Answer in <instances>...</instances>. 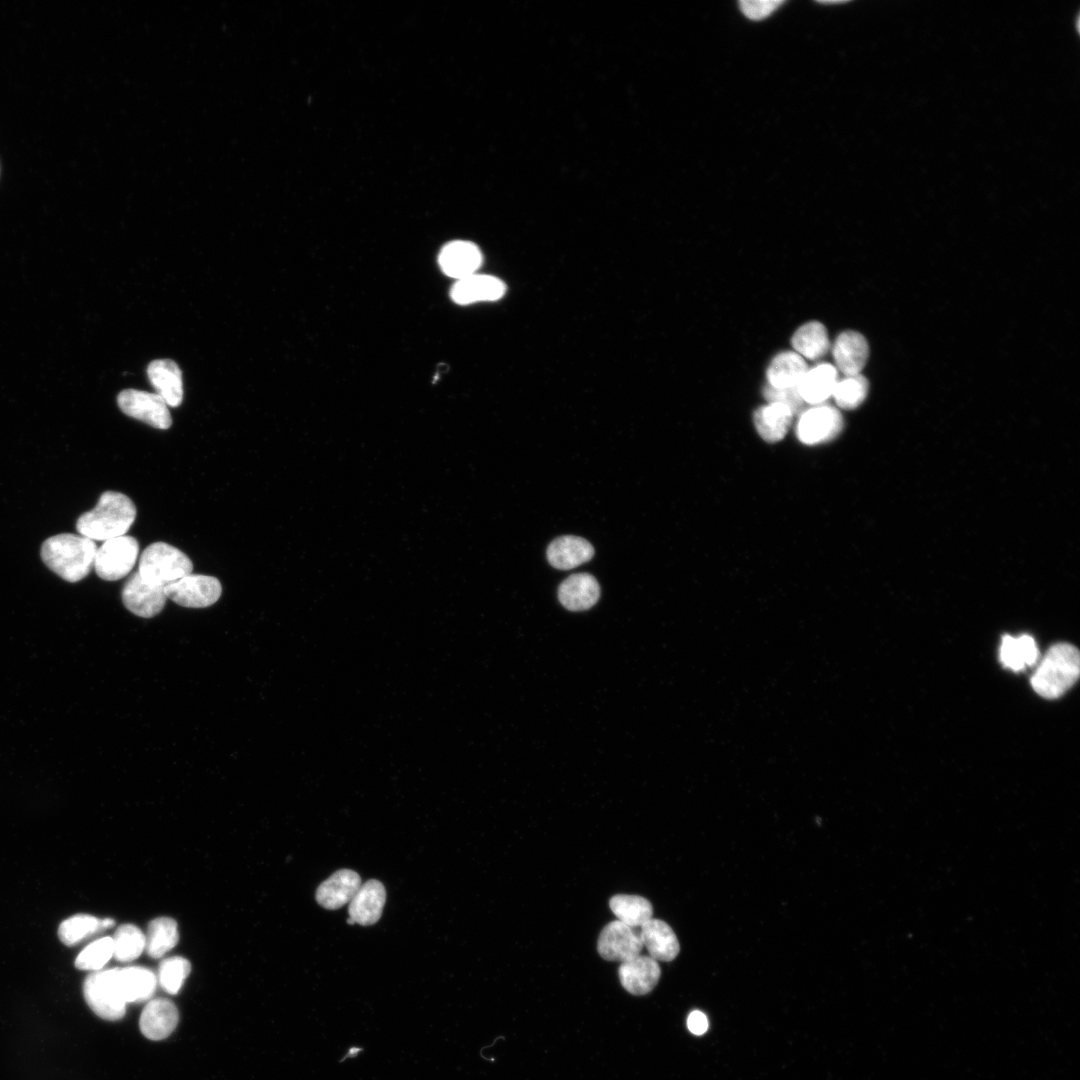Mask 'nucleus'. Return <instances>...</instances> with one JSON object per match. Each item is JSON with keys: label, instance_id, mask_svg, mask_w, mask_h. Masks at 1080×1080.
I'll return each instance as SVG.
<instances>
[{"label": "nucleus", "instance_id": "obj_1", "mask_svg": "<svg viewBox=\"0 0 1080 1080\" xmlns=\"http://www.w3.org/2000/svg\"><path fill=\"white\" fill-rule=\"evenodd\" d=\"M136 518L133 501L123 493L105 491L97 505L76 522L78 533L91 540L106 541L123 536Z\"/></svg>", "mask_w": 1080, "mask_h": 1080}, {"label": "nucleus", "instance_id": "obj_2", "mask_svg": "<svg viewBox=\"0 0 1080 1080\" xmlns=\"http://www.w3.org/2000/svg\"><path fill=\"white\" fill-rule=\"evenodd\" d=\"M97 549L95 542L85 536L62 533L43 542L41 558L50 570L74 583L90 573Z\"/></svg>", "mask_w": 1080, "mask_h": 1080}, {"label": "nucleus", "instance_id": "obj_3", "mask_svg": "<svg viewBox=\"0 0 1080 1080\" xmlns=\"http://www.w3.org/2000/svg\"><path fill=\"white\" fill-rule=\"evenodd\" d=\"M1079 674L1078 649L1070 643H1057L1042 658L1031 677V685L1038 695L1056 699L1075 684Z\"/></svg>", "mask_w": 1080, "mask_h": 1080}, {"label": "nucleus", "instance_id": "obj_4", "mask_svg": "<svg viewBox=\"0 0 1080 1080\" xmlns=\"http://www.w3.org/2000/svg\"><path fill=\"white\" fill-rule=\"evenodd\" d=\"M190 558L178 548L165 542H155L145 548L139 559L138 573L148 583L166 587L192 573Z\"/></svg>", "mask_w": 1080, "mask_h": 1080}, {"label": "nucleus", "instance_id": "obj_5", "mask_svg": "<svg viewBox=\"0 0 1080 1080\" xmlns=\"http://www.w3.org/2000/svg\"><path fill=\"white\" fill-rule=\"evenodd\" d=\"M118 971L119 968H112L92 972L83 983L88 1006L96 1015L109 1021L119 1020L126 1011Z\"/></svg>", "mask_w": 1080, "mask_h": 1080}, {"label": "nucleus", "instance_id": "obj_6", "mask_svg": "<svg viewBox=\"0 0 1080 1080\" xmlns=\"http://www.w3.org/2000/svg\"><path fill=\"white\" fill-rule=\"evenodd\" d=\"M139 553L138 541L132 536H119L103 542L97 549L94 568L106 581H115L128 575Z\"/></svg>", "mask_w": 1080, "mask_h": 1080}, {"label": "nucleus", "instance_id": "obj_7", "mask_svg": "<svg viewBox=\"0 0 1080 1080\" xmlns=\"http://www.w3.org/2000/svg\"><path fill=\"white\" fill-rule=\"evenodd\" d=\"M121 411L157 429L171 427L172 418L168 405L157 393L136 389L122 390L117 397Z\"/></svg>", "mask_w": 1080, "mask_h": 1080}, {"label": "nucleus", "instance_id": "obj_8", "mask_svg": "<svg viewBox=\"0 0 1080 1080\" xmlns=\"http://www.w3.org/2000/svg\"><path fill=\"white\" fill-rule=\"evenodd\" d=\"M164 592L180 606L204 608L218 601L222 586L216 577L191 573L166 586Z\"/></svg>", "mask_w": 1080, "mask_h": 1080}, {"label": "nucleus", "instance_id": "obj_9", "mask_svg": "<svg viewBox=\"0 0 1080 1080\" xmlns=\"http://www.w3.org/2000/svg\"><path fill=\"white\" fill-rule=\"evenodd\" d=\"M843 428V418L838 409L828 405H816L801 413L796 434L807 445L835 439Z\"/></svg>", "mask_w": 1080, "mask_h": 1080}, {"label": "nucleus", "instance_id": "obj_10", "mask_svg": "<svg viewBox=\"0 0 1080 1080\" xmlns=\"http://www.w3.org/2000/svg\"><path fill=\"white\" fill-rule=\"evenodd\" d=\"M642 948L639 932L618 920L608 923L603 928L597 943V949L602 958L621 963L640 955Z\"/></svg>", "mask_w": 1080, "mask_h": 1080}, {"label": "nucleus", "instance_id": "obj_11", "mask_svg": "<svg viewBox=\"0 0 1080 1080\" xmlns=\"http://www.w3.org/2000/svg\"><path fill=\"white\" fill-rule=\"evenodd\" d=\"M121 597L130 612L143 618L159 614L167 599L164 587L146 582L138 572L133 573L125 582Z\"/></svg>", "mask_w": 1080, "mask_h": 1080}, {"label": "nucleus", "instance_id": "obj_12", "mask_svg": "<svg viewBox=\"0 0 1080 1080\" xmlns=\"http://www.w3.org/2000/svg\"><path fill=\"white\" fill-rule=\"evenodd\" d=\"M438 260L446 275L460 280L476 274L482 264V254L474 243L457 240L442 248Z\"/></svg>", "mask_w": 1080, "mask_h": 1080}, {"label": "nucleus", "instance_id": "obj_13", "mask_svg": "<svg viewBox=\"0 0 1080 1080\" xmlns=\"http://www.w3.org/2000/svg\"><path fill=\"white\" fill-rule=\"evenodd\" d=\"M619 980L625 990L633 995H645L657 985L661 970L657 960L650 956L637 957L621 963Z\"/></svg>", "mask_w": 1080, "mask_h": 1080}, {"label": "nucleus", "instance_id": "obj_14", "mask_svg": "<svg viewBox=\"0 0 1080 1080\" xmlns=\"http://www.w3.org/2000/svg\"><path fill=\"white\" fill-rule=\"evenodd\" d=\"M179 1013L175 1004L165 998L150 1000L144 1007L139 1026L142 1034L151 1040H162L176 1028Z\"/></svg>", "mask_w": 1080, "mask_h": 1080}, {"label": "nucleus", "instance_id": "obj_15", "mask_svg": "<svg viewBox=\"0 0 1080 1080\" xmlns=\"http://www.w3.org/2000/svg\"><path fill=\"white\" fill-rule=\"evenodd\" d=\"M361 886L357 872L341 869L323 881L316 891V901L328 910H336L349 904Z\"/></svg>", "mask_w": 1080, "mask_h": 1080}, {"label": "nucleus", "instance_id": "obj_16", "mask_svg": "<svg viewBox=\"0 0 1080 1080\" xmlns=\"http://www.w3.org/2000/svg\"><path fill=\"white\" fill-rule=\"evenodd\" d=\"M386 901L384 885L375 879L361 884L349 903V917L357 924L369 926L381 917Z\"/></svg>", "mask_w": 1080, "mask_h": 1080}, {"label": "nucleus", "instance_id": "obj_17", "mask_svg": "<svg viewBox=\"0 0 1080 1080\" xmlns=\"http://www.w3.org/2000/svg\"><path fill=\"white\" fill-rule=\"evenodd\" d=\"M147 375L155 393L170 407H178L183 400L182 372L171 359H157L147 367Z\"/></svg>", "mask_w": 1080, "mask_h": 1080}, {"label": "nucleus", "instance_id": "obj_18", "mask_svg": "<svg viewBox=\"0 0 1080 1080\" xmlns=\"http://www.w3.org/2000/svg\"><path fill=\"white\" fill-rule=\"evenodd\" d=\"M869 355L865 337L856 331L841 333L833 345V357L837 368L845 375L860 374Z\"/></svg>", "mask_w": 1080, "mask_h": 1080}, {"label": "nucleus", "instance_id": "obj_19", "mask_svg": "<svg viewBox=\"0 0 1080 1080\" xmlns=\"http://www.w3.org/2000/svg\"><path fill=\"white\" fill-rule=\"evenodd\" d=\"M600 587L594 576L577 573L566 578L559 586L558 598L568 610L583 611L598 601Z\"/></svg>", "mask_w": 1080, "mask_h": 1080}, {"label": "nucleus", "instance_id": "obj_20", "mask_svg": "<svg viewBox=\"0 0 1080 1080\" xmlns=\"http://www.w3.org/2000/svg\"><path fill=\"white\" fill-rule=\"evenodd\" d=\"M505 284L496 277L474 274L458 280L450 291L452 300L461 305L494 301L505 293Z\"/></svg>", "mask_w": 1080, "mask_h": 1080}, {"label": "nucleus", "instance_id": "obj_21", "mask_svg": "<svg viewBox=\"0 0 1080 1080\" xmlns=\"http://www.w3.org/2000/svg\"><path fill=\"white\" fill-rule=\"evenodd\" d=\"M594 548L586 539L568 535L553 540L547 548V559L557 569L568 570L588 562Z\"/></svg>", "mask_w": 1080, "mask_h": 1080}, {"label": "nucleus", "instance_id": "obj_22", "mask_svg": "<svg viewBox=\"0 0 1080 1080\" xmlns=\"http://www.w3.org/2000/svg\"><path fill=\"white\" fill-rule=\"evenodd\" d=\"M639 935L649 956L655 960L671 961L679 953L680 946L672 928L660 919H650L640 927Z\"/></svg>", "mask_w": 1080, "mask_h": 1080}, {"label": "nucleus", "instance_id": "obj_23", "mask_svg": "<svg viewBox=\"0 0 1080 1080\" xmlns=\"http://www.w3.org/2000/svg\"><path fill=\"white\" fill-rule=\"evenodd\" d=\"M837 381V371L834 366L819 364L807 370L797 385V389L804 402L820 405L832 395Z\"/></svg>", "mask_w": 1080, "mask_h": 1080}, {"label": "nucleus", "instance_id": "obj_24", "mask_svg": "<svg viewBox=\"0 0 1080 1080\" xmlns=\"http://www.w3.org/2000/svg\"><path fill=\"white\" fill-rule=\"evenodd\" d=\"M793 413L780 403H768L757 408L753 421L758 434L769 443L780 441L789 430Z\"/></svg>", "mask_w": 1080, "mask_h": 1080}, {"label": "nucleus", "instance_id": "obj_25", "mask_svg": "<svg viewBox=\"0 0 1080 1080\" xmlns=\"http://www.w3.org/2000/svg\"><path fill=\"white\" fill-rule=\"evenodd\" d=\"M807 370V364L799 354L792 351L781 352L768 366V384L775 388L797 387Z\"/></svg>", "mask_w": 1080, "mask_h": 1080}, {"label": "nucleus", "instance_id": "obj_26", "mask_svg": "<svg viewBox=\"0 0 1080 1080\" xmlns=\"http://www.w3.org/2000/svg\"><path fill=\"white\" fill-rule=\"evenodd\" d=\"M118 976L126 1003L145 1002L154 995L157 977L150 969L141 966L119 968Z\"/></svg>", "mask_w": 1080, "mask_h": 1080}, {"label": "nucleus", "instance_id": "obj_27", "mask_svg": "<svg viewBox=\"0 0 1080 1080\" xmlns=\"http://www.w3.org/2000/svg\"><path fill=\"white\" fill-rule=\"evenodd\" d=\"M1038 655L1036 642L1030 635L1025 634L1017 638L1010 635L1002 637L999 656L1004 667L1013 671L1023 670L1035 664Z\"/></svg>", "mask_w": 1080, "mask_h": 1080}, {"label": "nucleus", "instance_id": "obj_28", "mask_svg": "<svg viewBox=\"0 0 1080 1080\" xmlns=\"http://www.w3.org/2000/svg\"><path fill=\"white\" fill-rule=\"evenodd\" d=\"M145 940V951L148 956L154 959L161 958L178 943L177 922L166 916L153 919L148 925Z\"/></svg>", "mask_w": 1080, "mask_h": 1080}, {"label": "nucleus", "instance_id": "obj_29", "mask_svg": "<svg viewBox=\"0 0 1080 1080\" xmlns=\"http://www.w3.org/2000/svg\"><path fill=\"white\" fill-rule=\"evenodd\" d=\"M791 342L797 354L810 360L821 358L829 349L827 330L817 321H811L799 327L792 336Z\"/></svg>", "mask_w": 1080, "mask_h": 1080}, {"label": "nucleus", "instance_id": "obj_30", "mask_svg": "<svg viewBox=\"0 0 1080 1080\" xmlns=\"http://www.w3.org/2000/svg\"><path fill=\"white\" fill-rule=\"evenodd\" d=\"M609 906L618 921L634 929L652 919L651 903L638 895H615L610 899Z\"/></svg>", "mask_w": 1080, "mask_h": 1080}, {"label": "nucleus", "instance_id": "obj_31", "mask_svg": "<svg viewBox=\"0 0 1080 1080\" xmlns=\"http://www.w3.org/2000/svg\"><path fill=\"white\" fill-rule=\"evenodd\" d=\"M112 941L113 957L120 962L135 960L145 950V935L134 924L120 925L112 936Z\"/></svg>", "mask_w": 1080, "mask_h": 1080}, {"label": "nucleus", "instance_id": "obj_32", "mask_svg": "<svg viewBox=\"0 0 1080 1080\" xmlns=\"http://www.w3.org/2000/svg\"><path fill=\"white\" fill-rule=\"evenodd\" d=\"M101 930H104L101 919L89 914H76L61 922L58 937L66 946H74Z\"/></svg>", "mask_w": 1080, "mask_h": 1080}, {"label": "nucleus", "instance_id": "obj_33", "mask_svg": "<svg viewBox=\"0 0 1080 1080\" xmlns=\"http://www.w3.org/2000/svg\"><path fill=\"white\" fill-rule=\"evenodd\" d=\"M868 388V381L861 374L845 376L836 382L832 396L840 408L854 409L863 403Z\"/></svg>", "mask_w": 1080, "mask_h": 1080}, {"label": "nucleus", "instance_id": "obj_34", "mask_svg": "<svg viewBox=\"0 0 1080 1080\" xmlns=\"http://www.w3.org/2000/svg\"><path fill=\"white\" fill-rule=\"evenodd\" d=\"M191 971L190 962L181 956L164 959L158 969L157 981L169 994H177Z\"/></svg>", "mask_w": 1080, "mask_h": 1080}, {"label": "nucleus", "instance_id": "obj_35", "mask_svg": "<svg viewBox=\"0 0 1080 1080\" xmlns=\"http://www.w3.org/2000/svg\"><path fill=\"white\" fill-rule=\"evenodd\" d=\"M113 957L112 937H102L88 944L76 957L79 970L98 971Z\"/></svg>", "mask_w": 1080, "mask_h": 1080}, {"label": "nucleus", "instance_id": "obj_36", "mask_svg": "<svg viewBox=\"0 0 1080 1080\" xmlns=\"http://www.w3.org/2000/svg\"><path fill=\"white\" fill-rule=\"evenodd\" d=\"M763 396L769 403H780L787 406L794 414L800 413L804 406L797 387L775 388L767 384L763 388Z\"/></svg>", "mask_w": 1080, "mask_h": 1080}, {"label": "nucleus", "instance_id": "obj_37", "mask_svg": "<svg viewBox=\"0 0 1080 1080\" xmlns=\"http://www.w3.org/2000/svg\"><path fill=\"white\" fill-rule=\"evenodd\" d=\"M783 3L779 0H742L739 7L744 16L759 21L769 17Z\"/></svg>", "mask_w": 1080, "mask_h": 1080}, {"label": "nucleus", "instance_id": "obj_38", "mask_svg": "<svg viewBox=\"0 0 1080 1080\" xmlns=\"http://www.w3.org/2000/svg\"><path fill=\"white\" fill-rule=\"evenodd\" d=\"M687 1027L695 1035L704 1034L708 1029L706 1015L698 1010L692 1011L687 1019Z\"/></svg>", "mask_w": 1080, "mask_h": 1080}, {"label": "nucleus", "instance_id": "obj_39", "mask_svg": "<svg viewBox=\"0 0 1080 1080\" xmlns=\"http://www.w3.org/2000/svg\"><path fill=\"white\" fill-rule=\"evenodd\" d=\"M114 924H115V921L112 918H103V919H101V925H102V928L104 930L108 929L110 927H113Z\"/></svg>", "mask_w": 1080, "mask_h": 1080}, {"label": "nucleus", "instance_id": "obj_40", "mask_svg": "<svg viewBox=\"0 0 1080 1080\" xmlns=\"http://www.w3.org/2000/svg\"><path fill=\"white\" fill-rule=\"evenodd\" d=\"M347 923L350 925L355 924V922L350 917L347 919Z\"/></svg>", "mask_w": 1080, "mask_h": 1080}]
</instances>
